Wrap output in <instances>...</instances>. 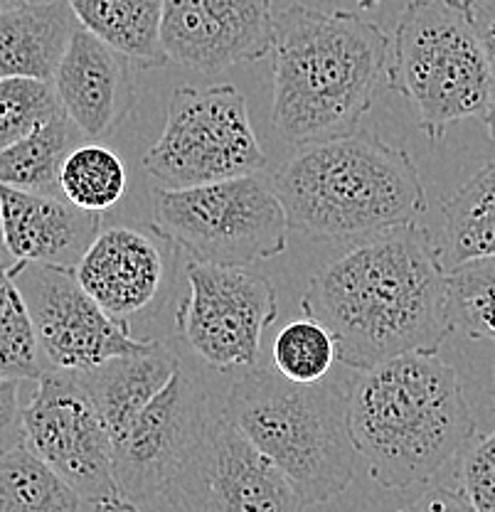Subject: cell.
I'll return each instance as SVG.
<instances>
[{"instance_id": "1", "label": "cell", "mask_w": 495, "mask_h": 512, "mask_svg": "<svg viewBox=\"0 0 495 512\" xmlns=\"http://www.w3.org/2000/svg\"><path fill=\"white\" fill-rule=\"evenodd\" d=\"M301 308L326 325L338 360L355 372L439 352L454 333L449 269L419 222L355 242L313 276Z\"/></svg>"}, {"instance_id": "2", "label": "cell", "mask_w": 495, "mask_h": 512, "mask_svg": "<svg viewBox=\"0 0 495 512\" xmlns=\"http://www.w3.org/2000/svg\"><path fill=\"white\" fill-rule=\"evenodd\" d=\"M271 124L284 141H330L358 131L387 82L390 37L355 13L291 3L274 18Z\"/></svg>"}, {"instance_id": "3", "label": "cell", "mask_w": 495, "mask_h": 512, "mask_svg": "<svg viewBox=\"0 0 495 512\" xmlns=\"http://www.w3.org/2000/svg\"><path fill=\"white\" fill-rule=\"evenodd\" d=\"M348 397L360 461L387 490L429 483L476 439L459 372L439 352H412L358 372Z\"/></svg>"}, {"instance_id": "4", "label": "cell", "mask_w": 495, "mask_h": 512, "mask_svg": "<svg viewBox=\"0 0 495 512\" xmlns=\"http://www.w3.org/2000/svg\"><path fill=\"white\" fill-rule=\"evenodd\" d=\"M271 183L289 227L316 242H363L427 212L412 156L367 131L306 143Z\"/></svg>"}, {"instance_id": "5", "label": "cell", "mask_w": 495, "mask_h": 512, "mask_svg": "<svg viewBox=\"0 0 495 512\" xmlns=\"http://www.w3.org/2000/svg\"><path fill=\"white\" fill-rule=\"evenodd\" d=\"M348 389L350 382H294L257 367L232 384L222 409L311 508L338 498L358 471Z\"/></svg>"}, {"instance_id": "6", "label": "cell", "mask_w": 495, "mask_h": 512, "mask_svg": "<svg viewBox=\"0 0 495 512\" xmlns=\"http://www.w3.org/2000/svg\"><path fill=\"white\" fill-rule=\"evenodd\" d=\"M387 87L412 106L431 143L495 111V69L476 0H409L390 37Z\"/></svg>"}, {"instance_id": "7", "label": "cell", "mask_w": 495, "mask_h": 512, "mask_svg": "<svg viewBox=\"0 0 495 512\" xmlns=\"http://www.w3.org/2000/svg\"><path fill=\"white\" fill-rule=\"evenodd\" d=\"M151 227L195 261L252 266L289 247V217L262 173L153 192Z\"/></svg>"}, {"instance_id": "8", "label": "cell", "mask_w": 495, "mask_h": 512, "mask_svg": "<svg viewBox=\"0 0 495 512\" xmlns=\"http://www.w3.org/2000/svg\"><path fill=\"white\" fill-rule=\"evenodd\" d=\"M264 165L247 96L232 84L175 89L161 138L143 156V168L173 190L262 173Z\"/></svg>"}, {"instance_id": "9", "label": "cell", "mask_w": 495, "mask_h": 512, "mask_svg": "<svg viewBox=\"0 0 495 512\" xmlns=\"http://www.w3.org/2000/svg\"><path fill=\"white\" fill-rule=\"evenodd\" d=\"M25 446L101 512H141L116 478L114 441L77 372L50 370L23 389Z\"/></svg>"}, {"instance_id": "10", "label": "cell", "mask_w": 495, "mask_h": 512, "mask_svg": "<svg viewBox=\"0 0 495 512\" xmlns=\"http://www.w3.org/2000/svg\"><path fill=\"white\" fill-rule=\"evenodd\" d=\"M170 512H301L284 473L210 404L198 434L165 480Z\"/></svg>"}, {"instance_id": "11", "label": "cell", "mask_w": 495, "mask_h": 512, "mask_svg": "<svg viewBox=\"0 0 495 512\" xmlns=\"http://www.w3.org/2000/svg\"><path fill=\"white\" fill-rule=\"evenodd\" d=\"M185 276L188 296L175 313L183 343L217 372L257 365L264 333L279 316L271 281L249 266L195 259L185 266Z\"/></svg>"}, {"instance_id": "12", "label": "cell", "mask_w": 495, "mask_h": 512, "mask_svg": "<svg viewBox=\"0 0 495 512\" xmlns=\"http://www.w3.org/2000/svg\"><path fill=\"white\" fill-rule=\"evenodd\" d=\"M10 274L28 303L47 367L92 370L111 357L133 355L156 345V340L136 338L129 323L111 318L79 284L74 269L13 261Z\"/></svg>"}, {"instance_id": "13", "label": "cell", "mask_w": 495, "mask_h": 512, "mask_svg": "<svg viewBox=\"0 0 495 512\" xmlns=\"http://www.w3.org/2000/svg\"><path fill=\"white\" fill-rule=\"evenodd\" d=\"M210 409V397L180 367L161 392L114 439L116 478L126 500L141 503L163 495L165 480L183 458Z\"/></svg>"}, {"instance_id": "14", "label": "cell", "mask_w": 495, "mask_h": 512, "mask_svg": "<svg viewBox=\"0 0 495 512\" xmlns=\"http://www.w3.org/2000/svg\"><path fill=\"white\" fill-rule=\"evenodd\" d=\"M163 50L170 62L220 74L271 55V0H163Z\"/></svg>"}, {"instance_id": "15", "label": "cell", "mask_w": 495, "mask_h": 512, "mask_svg": "<svg viewBox=\"0 0 495 512\" xmlns=\"http://www.w3.org/2000/svg\"><path fill=\"white\" fill-rule=\"evenodd\" d=\"M131 60L101 37L79 28L69 42L55 89L74 126L87 138H106L136 106Z\"/></svg>"}, {"instance_id": "16", "label": "cell", "mask_w": 495, "mask_h": 512, "mask_svg": "<svg viewBox=\"0 0 495 512\" xmlns=\"http://www.w3.org/2000/svg\"><path fill=\"white\" fill-rule=\"evenodd\" d=\"M0 232L13 261L77 269L101 232L99 212L82 210L60 195L0 183Z\"/></svg>"}, {"instance_id": "17", "label": "cell", "mask_w": 495, "mask_h": 512, "mask_svg": "<svg viewBox=\"0 0 495 512\" xmlns=\"http://www.w3.org/2000/svg\"><path fill=\"white\" fill-rule=\"evenodd\" d=\"M74 274L111 318L129 323L161 298L168 264L146 232L111 227L89 244Z\"/></svg>"}, {"instance_id": "18", "label": "cell", "mask_w": 495, "mask_h": 512, "mask_svg": "<svg viewBox=\"0 0 495 512\" xmlns=\"http://www.w3.org/2000/svg\"><path fill=\"white\" fill-rule=\"evenodd\" d=\"M82 28L69 0L0 8V77L55 82L74 32Z\"/></svg>"}, {"instance_id": "19", "label": "cell", "mask_w": 495, "mask_h": 512, "mask_svg": "<svg viewBox=\"0 0 495 512\" xmlns=\"http://www.w3.org/2000/svg\"><path fill=\"white\" fill-rule=\"evenodd\" d=\"M178 370V357L161 343H156L143 352L111 357L104 365L82 370L77 375L87 392L92 394L99 414L109 426L111 439H114Z\"/></svg>"}, {"instance_id": "20", "label": "cell", "mask_w": 495, "mask_h": 512, "mask_svg": "<svg viewBox=\"0 0 495 512\" xmlns=\"http://www.w3.org/2000/svg\"><path fill=\"white\" fill-rule=\"evenodd\" d=\"M82 28L119 50L133 67L168 64L163 50V0H69Z\"/></svg>"}, {"instance_id": "21", "label": "cell", "mask_w": 495, "mask_h": 512, "mask_svg": "<svg viewBox=\"0 0 495 512\" xmlns=\"http://www.w3.org/2000/svg\"><path fill=\"white\" fill-rule=\"evenodd\" d=\"M441 215L444 222L436 247L446 269L495 256V160L444 202Z\"/></svg>"}, {"instance_id": "22", "label": "cell", "mask_w": 495, "mask_h": 512, "mask_svg": "<svg viewBox=\"0 0 495 512\" xmlns=\"http://www.w3.org/2000/svg\"><path fill=\"white\" fill-rule=\"evenodd\" d=\"M0 512H101L20 444L0 453Z\"/></svg>"}, {"instance_id": "23", "label": "cell", "mask_w": 495, "mask_h": 512, "mask_svg": "<svg viewBox=\"0 0 495 512\" xmlns=\"http://www.w3.org/2000/svg\"><path fill=\"white\" fill-rule=\"evenodd\" d=\"M82 136L67 111L57 114L50 124L37 128L23 141L0 151V183L18 190L62 195L60 173L69 153Z\"/></svg>"}, {"instance_id": "24", "label": "cell", "mask_w": 495, "mask_h": 512, "mask_svg": "<svg viewBox=\"0 0 495 512\" xmlns=\"http://www.w3.org/2000/svg\"><path fill=\"white\" fill-rule=\"evenodd\" d=\"M13 259H0V377L3 380H37L50 370L28 303L10 274Z\"/></svg>"}, {"instance_id": "25", "label": "cell", "mask_w": 495, "mask_h": 512, "mask_svg": "<svg viewBox=\"0 0 495 512\" xmlns=\"http://www.w3.org/2000/svg\"><path fill=\"white\" fill-rule=\"evenodd\" d=\"M129 185L124 160L99 143L77 146L69 153L60 173L65 200L89 212H104L124 197Z\"/></svg>"}, {"instance_id": "26", "label": "cell", "mask_w": 495, "mask_h": 512, "mask_svg": "<svg viewBox=\"0 0 495 512\" xmlns=\"http://www.w3.org/2000/svg\"><path fill=\"white\" fill-rule=\"evenodd\" d=\"M449 316L454 333L495 340V256L449 269Z\"/></svg>"}, {"instance_id": "27", "label": "cell", "mask_w": 495, "mask_h": 512, "mask_svg": "<svg viewBox=\"0 0 495 512\" xmlns=\"http://www.w3.org/2000/svg\"><path fill=\"white\" fill-rule=\"evenodd\" d=\"M55 82L33 77H0V151L23 141L62 114Z\"/></svg>"}, {"instance_id": "28", "label": "cell", "mask_w": 495, "mask_h": 512, "mask_svg": "<svg viewBox=\"0 0 495 512\" xmlns=\"http://www.w3.org/2000/svg\"><path fill=\"white\" fill-rule=\"evenodd\" d=\"M274 367L294 382L326 380L338 360L335 338L316 318H301L286 325L274 340Z\"/></svg>"}, {"instance_id": "29", "label": "cell", "mask_w": 495, "mask_h": 512, "mask_svg": "<svg viewBox=\"0 0 495 512\" xmlns=\"http://www.w3.org/2000/svg\"><path fill=\"white\" fill-rule=\"evenodd\" d=\"M463 495L476 512H495V431L468 446L461 466Z\"/></svg>"}, {"instance_id": "30", "label": "cell", "mask_w": 495, "mask_h": 512, "mask_svg": "<svg viewBox=\"0 0 495 512\" xmlns=\"http://www.w3.org/2000/svg\"><path fill=\"white\" fill-rule=\"evenodd\" d=\"M28 380L0 377V453L25 444L23 431V389Z\"/></svg>"}, {"instance_id": "31", "label": "cell", "mask_w": 495, "mask_h": 512, "mask_svg": "<svg viewBox=\"0 0 495 512\" xmlns=\"http://www.w3.org/2000/svg\"><path fill=\"white\" fill-rule=\"evenodd\" d=\"M399 512H476L473 505L468 503V498L463 495V490H451V488H434L431 493L422 495L419 500H414L412 505H407Z\"/></svg>"}, {"instance_id": "32", "label": "cell", "mask_w": 495, "mask_h": 512, "mask_svg": "<svg viewBox=\"0 0 495 512\" xmlns=\"http://www.w3.org/2000/svg\"><path fill=\"white\" fill-rule=\"evenodd\" d=\"M476 13H478V20H481V30H483V37H486V45H488V52H491L493 69H495V0H476ZM486 126L488 131H491V138L495 141V111L488 116Z\"/></svg>"}, {"instance_id": "33", "label": "cell", "mask_w": 495, "mask_h": 512, "mask_svg": "<svg viewBox=\"0 0 495 512\" xmlns=\"http://www.w3.org/2000/svg\"><path fill=\"white\" fill-rule=\"evenodd\" d=\"M20 3H37V0H0V8H5V5H20Z\"/></svg>"}, {"instance_id": "34", "label": "cell", "mask_w": 495, "mask_h": 512, "mask_svg": "<svg viewBox=\"0 0 495 512\" xmlns=\"http://www.w3.org/2000/svg\"><path fill=\"white\" fill-rule=\"evenodd\" d=\"M0 259H10V254L5 252V244H3V232H0Z\"/></svg>"}, {"instance_id": "35", "label": "cell", "mask_w": 495, "mask_h": 512, "mask_svg": "<svg viewBox=\"0 0 495 512\" xmlns=\"http://www.w3.org/2000/svg\"><path fill=\"white\" fill-rule=\"evenodd\" d=\"M360 3H363V8H375V5L380 3V0H360Z\"/></svg>"}, {"instance_id": "36", "label": "cell", "mask_w": 495, "mask_h": 512, "mask_svg": "<svg viewBox=\"0 0 495 512\" xmlns=\"http://www.w3.org/2000/svg\"><path fill=\"white\" fill-rule=\"evenodd\" d=\"M286 3H296V0H286Z\"/></svg>"}]
</instances>
